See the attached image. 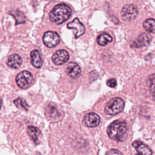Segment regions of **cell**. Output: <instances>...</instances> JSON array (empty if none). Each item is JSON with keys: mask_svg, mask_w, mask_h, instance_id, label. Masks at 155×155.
I'll return each mask as SVG.
<instances>
[{"mask_svg": "<svg viewBox=\"0 0 155 155\" xmlns=\"http://www.w3.org/2000/svg\"><path fill=\"white\" fill-rule=\"evenodd\" d=\"M83 122L88 127H95L100 123V117L94 113H90L84 116Z\"/></svg>", "mask_w": 155, "mask_h": 155, "instance_id": "9c48e42d", "label": "cell"}, {"mask_svg": "<svg viewBox=\"0 0 155 155\" xmlns=\"http://www.w3.org/2000/svg\"><path fill=\"white\" fill-rule=\"evenodd\" d=\"M124 102L120 97L111 99L105 107V112L108 115H115L120 113L124 108Z\"/></svg>", "mask_w": 155, "mask_h": 155, "instance_id": "3957f363", "label": "cell"}, {"mask_svg": "<svg viewBox=\"0 0 155 155\" xmlns=\"http://www.w3.org/2000/svg\"><path fill=\"white\" fill-rule=\"evenodd\" d=\"M30 57L32 65L37 68H41L42 65V61L39 51L37 50H33L30 53Z\"/></svg>", "mask_w": 155, "mask_h": 155, "instance_id": "9a60e30c", "label": "cell"}, {"mask_svg": "<svg viewBox=\"0 0 155 155\" xmlns=\"http://www.w3.org/2000/svg\"><path fill=\"white\" fill-rule=\"evenodd\" d=\"M143 28L146 31L150 33H155V19H147L143 24Z\"/></svg>", "mask_w": 155, "mask_h": 155, "instance_id": "ac0fdd59", "label": "cell"}, {"mask_svg": "<svg viewBox=\"0 0 155 155\" xmlns=\"http://www.w3.org/2000/svg\"><path fill=\"white\" fill-rule=\"evenodd\" d=\"M14 103L16 107H18V108H22L25 110H27L29 107L26 101L22 97H18V99H15L14 101Z\"/></svg>", "mask_w": 155, "mask_h": 155, "instance_id": "ffe728a7", "label": "cell"}, {"mask_svg": "<svg viewBox=\"0 0 155 155\" xmlns=\"http://www.w3.org/2000/svg\"><path fill=\"white\" fill-rule=\"evenodd\" d=\"M33 81L32 74L28 71L20 72L16 77V82L19 87L25 89L28 88Z\"/></svg>", "mask_w": 155, "mask_h": 155, "instance_id": "277c9868", "label": "cell"}, {"mask_svg": "<svg viewBox=\"0 0 155 155\" xmlns=\"http://www.w3.org/2000/svg\"><path fill=\"white\" fill-rule=\"evenodd\" d=\"M97 41L100 45L105 46L108 42H111L112 41V38L110 35L107 33H103L98 36Z\"/></svg>", "mask_w": 155, "mask_h": 155, "instance_id": "d6986e66", "label": "cell"}, {"mask_svg": "<svg viewBox=\"0 0 155 155\" xmlns=\"http://www.w3.org/2000/svg\"><path fill=\"white\" fill-rule=\"evenodd\" d=\"M46 116L51 120H58L62 117L61 113L56 106L51 104L46 108Z\"/></svg>", "mask_w": 155, "mask_h": 155, "instance_id": "7c38bea8", "label": "cell"}, {"mask_svg": "<svg viewBox=\"0 0 155 155\" xmlns=\"http://www.w3.org/2000/svg\"><path fill=\"white\" fill-rule=\"evenodd\" d=\"M107 132L110 139L117 142L123 141L127 133V124L124 121L115 120L108 127Z\"/></svg>", "mask_w": 155, "mask_h": 155, "instance_id": "6da1fadb", "label": "cell"}, {"mask_svg": "<svg viewBox=\"0 0 155 155\" xmlns=\"http://www.w3.org/2000/svg\"><path fill=\"white\" fill-rule=\"evenodd\" d=\"M69 59V54L68 53L64 50H61L57 51L52 56V61L53 62L57 65H62L65 63Z\"/></svg>", "mask_w": 155, "mask_h": 155, "instance_id": "52a82bcc", "label": "cell"}, {"mask_svg": "<svg viewBox=\"0 0 155 155\" xmlns=\"http://www.w3.org/2000/svg\"><path fill=\"white\" fill-rule=\"evenodd\" d=\"M81 70L79 66L75 62H70L66 68V73L71 78H76L81 73Z\"/></svg>", "mask_w": 155, "mask_h": 155, "instance_id": "4fadbf2b", "label": "cell"}, {"mask_svg": "<svg viewBox=\"0 0 155 155\" xmlns=\"http://www.w3.org/2000/svg\"><path fill=\"white\" fill-rule=\"evenodd\" d=\"M151 40V36L147 33L140 34L132 43L131 45L135 48L142 47L148 45Z\"/></svg>", "mask_w": 155, "mask_h": 155, "instance_id": "8fae6325", "label": "cell"}, {"mask_svg": "<svg viewBox=\"0 0 155 155\" xmlns=\"http://www.w3.org/2000/svg\"><path fill=\"white\" fill-rule=\"evenodd\" d=\"M137 9L133 4H127L124 6L121 11L122 19L125 21H131L137 15Z\"/></svg>", "mask_w": 155, "mask_h": 155, "instance_id": "8992f818", "label": "cell"}, {"mask_svg": "<svg viewBox=\"0 0 155 155\" xmlns=\"http://www.w3.org/2000/svg\"><path fill=\"white\" fill-rule=\"evenodd\" d=\"M22 62V59L18 54H13L9 56L7 61V65L11 68L16 69L20 67Z\"/></svg>", "mask_w": 155, "mask_h": 155, "instance_id": "5bb4252c", "label": "cell"}, {"mask_svg": "<svg viewBox=\"0 0 155 155\" xmlns=\"http://www.w3.org/2000/svg\"><path fill=\"white\" fill-rule=\"evenodd\" d=\"M106 155H123V154L117 150L111 149L107 152Z\"/></svg>", "mask_w": 155, "mask_h": 155, "instance_id": "7402d4cb", "label": "cell"}, {"mask_svg": "<svg viewBox=\"0 0 155 155\" xmlns=\"http://www.w3.org/2000/svg\"><path fill=\"white\" fill-rule=\"evenodd\" d=\"M71 13V8L65 4L56 5L50 13V19L51 22L61 24L67 21Z\"/></svg>", "mask_w": 155, "mask_h": 155, "instance_id": "7a4b0ae2", "label": "cell"}, {"mask_svg": "<svg viewBox=\"0 0 155 155\" xmlns=\"http://www.w3.org/2000/svg\"><path fill=\"white\" fill-rule=\"evenodd\" d=\"M1 106H2V101H1V99L0 98V109L1 108Z\"/></svg>", "mask_w": 155, "mask_h": 155, "instance_id": "cb8c5ba5", "label": "cell"}, {"mask_svg": "<svg viewBox=\"0 0 155 155\" xmlns=\"http://www.w3.org/2000/svg\"><path fill=\"white\" fill-rule=\"evenodd\" d=\"M67 27L68 28L75 29V38L77 39L82 35L85 32V28L83 24L79 21L78 18H74L72 21L67 24Z\"/></svg>", "mask_w": 155, "mask_h": 155, "instance_id": "ba28073f", "label": "cell"}, {"mask_svg": "<svg viewBox=\"0 0 155 155\" xmlns=\"http://www.w3.org/2000/svg\"><path fill=\"white\" fill-rule=\"evenodd\" d=\"M27 133L34 142L38 143L39 139L41 136V133L39 129L36 127L29 126L27 128Z\"/></svg>", "mask_w": 155, "mask_h": 155, "instance_id": "2e32d148", "label": "cell"}, {"mask_svg": "<svg viewBox=\"0 0 155 155\" xmlns=\"http://www.w3.org/2000/svg\"><path fill=\"white\" fill-rule=\"evenodd\" d=\"M44 44L49 48H53L56 46L60 42V38L58 34L53 31H46L43 36Z\"/></svg>", "mask_w": 155, "mask_h": 155, "instance_id": "5b68a950", "label": "cell"}, {"mask_svg": "<svg viewBox=\"0 0 155 155\" xmlns=\"http://www.w3.org/2000/svg\"><path fill=\"white\" fill-rule=\"evenodd\" d=\"M133 146L137 151L136 155H151L152 151L150 148L143 142L136 140L133 142Z\"/></svg>", "mask_w": 155, "mask_h": 155, "instance_id": "30bf717a", "label": "cell"}, {"mask_svg": "<svg viewBox=\"0 0 155 155\" xmlns=\"http://www.w3.org/2000/svg\"><path fill=\"white\" fill-rule=\"evenodd\" d=\"M107 85L108 87H111V88H114V87H115L116 86L117 82H116V81L115 79L112 78V79H110L107 81Z\"/></svg>", "mask_w": 155, "mask_h": 155, "instance_id": "603a6c76", "label": "cell"}, {"mask_svg": "<svg viewBox=\"0 0 155 155\" xmlns=\"http://www.w3.org/2000/svg\"><path fill=\"white\" fill-rule=\"evenodd\" d=\"M10 13L15 18L16 22V24L24 23L25 22L26 18L22 12L17 10L13 12H10Z\"/></svg>", "mask_w": 155, "mask_h": 155, "instance_id": "e0dca14e", "label": "cell"}, {"mask_svg": "<svg viewBox=\"0 0 155 155\" xmlns=\"http://www.w3.org/2000/svg\"><path fill=\"white\" fill-rule=\"evenodd\" d=\"M149 89L153 96L155 97V74H151L148 79Z\"/></svg>", "mask_w": 155, "mask_h": 155, "instance_id": "44dd1931", "label": "cell"}]
</instances>
